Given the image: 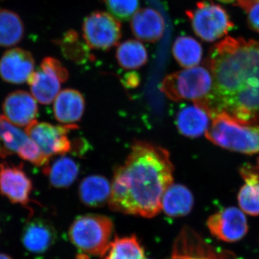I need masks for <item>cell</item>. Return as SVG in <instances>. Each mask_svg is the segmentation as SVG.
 <instances>
[{
  "mask_svg": "<svg viewBox=\"0 0 259 259\" xmlns=\"http://www.w3.org/2000/svg\"><path fill=\"white\" fill-rule=\"evenodd\" d=\"M213 83L205 98L194 102L210 115L226 112L246 123L259 122V42L227 37L209 51Z\"/></svg>",
  "mask_w": 259,
  "mask_h": 259,
  "instance_id": "obj_1",
  "label": "cell"
},
{
  "mask_svg": "<svg viewBox=\"0 0 259 259\" xmlns=\"http://www.w3.org/2000/svg\"><path fill=\"white\" fill-rule=\"evenodd\" d=\"M173 173L166 149L137 141L124 164L116 168L109 207L123 214L154 217L161 211L162 197L173 182Z\"/></svg>",
  "mask_w": 259,
  "mask_h": 259,
  "instance_id": "obj_2",
  "label": "cell"
},
{
  "mask_svg": "<svg viewBox=\"0 0 259 259\" xmlns=\"http://www.w3.org/2000/svg\"><path fill=\"white\" fill-rule=\"evenodd\" d=\"M205 136L213 144L224 149L253 155L259 153V125L246 123L226 112L211 117Z\"/></svg>",
  "mask_w": 259,
  "mask_h": 259,
  "instance_id": "obj_3",
  "label": "cell"
},
{
  "mask_svg": "<svg viewBox=\"0 0 259 259\" xmlns=\"http://www.w3.org/2000/svg\"><path fill=\"white\" fill-rule=\"evenodd\" d=\"M113 223L101 214L79 216L71 223L69 238L78 251L77 259L103 256L110 243Z\"/></svg>",
  "mask_w": 259,
  "mask_h": 259,
  "instance_id": "obj_4",
  "label": "cell"
},
{
  "mask_svg": "<svg viewBox=\"0 0 259 259\" xmlns=\"http://www.w3.org/2000/svg\"><path fill=\"white\" fill-rule=\"evenodd\" d=\"M212 76L208 68L194 66L168 75L162 81L161 91L173 101L205 98L212 88Z\"/></svg>",
  "mask_w": 259,
  "mask_h": 259,
  "instance_id": "obj_5",
  "label": "cell"
},
{
  "mask_svg": "<svg viewBox=\"0 0 259 259\" xmlns=\"http://www.w3.org/2000/svg\"><path fill=\"white\" fill-rule=\"evenodd\" d=\"M194 33L206 42L221 38L234 28L229 15L212 0H202L193 10L186 11Z\"/></svg>",
  "mask_w": 259,
  "mask_h": 259,
  "instance_id": "obj_6",
  "label": "cell"
},
{
  "mask_svg": "<svg viewBox=\"0 0 259 259\" xmlns=\"http://www.w3.org/2000/svg\"><path fill=\"white\" fill-rule=\"evenodd\" d=\"M83 37L87 45L97 50H108L115 47L122 36L117 19L105 12H95L84 19Z\"/></svg>",
  "mask_w": 259,
  "mask_h": 259,
  "instance_id": "obj_7",
  "label": "cell"
},
{
  "mask_svg": "<svg viewBox=\"0 0 259 259\" xmlns=\"http://www.w3.org/2000/svg\"><path fill=\"white\" fill-rule=\"evenodd\" d=\"M76 128V125H54L34 120L25 127V132L38 146L44 156L50 158L56 155H64L72 150V144L67 134Z\"/></svg>",
  "mask_w": 259,
  "mask_h": 259,
  "instance_id": "obj_8",
  "label": "cell"
},
{
  "mask_svg": "<svg viewBox=\"0 0 259 259\" xmlns=\"http://www.w3.org/2000/svg\"><path fill=\"white\" fill-rule=\"evenodd\" d=\"M207 226L214 238L226 243L241 241L248 231L244 212L235 207H227L209 216Z\"/></svg>",
  "mask_w": 259,
  "mask_h": 259,
  "instance_id": "obj_9",
  "label": "cell"
},
{
  "mask_svg": "<svg viewBox=\"0 0 259 259\" xmlns=\"http://www.w3.org/2000/svg\"><path fill=\"white\" fill-rule=\"evenodd\" d=\"M32 182L22 166L0 163V194L12 203L27 205L30 202Z\"/></svg>",
  "mask_w": 259,
  "mask_h": 259,
  "instance_id": "obj_10",
  "label": "cell"
},
{
  "mask_svg": "<svg viewBox=\"0 0 259 259\" xmlns=\"http://www.w3.org/2000/svg\"><path fill=\"white\" fill-rule=\"evenodd\" d=\"M168 259H226L193 230L185 227L174 242Z\"/></svg>",
  "mask_w": 259,
  "mask_h": 259,
  "instance_id": "obj_11",
  "label": "cell"
},
{
  "mask_svg": "<svg viewBox=\"0 0 259 259\" xmlns=\"http://www.w3.org/2000/svg\"><path fill=\"white\" fill-rule=\"evenodd\" d=\"M34 66L31 53L20 48L10 49L0 59V77L5 82L21 84L27 82Z\"/></svg>",
  "mask_w": 259,
  "mask_h": 259,
  "instance_id": "obj_12",
  "label": "cell"
},
{
  "mask_svg": "<svg viewBox=\"0 0 259 259\" xmlns=\"http://www.w3.org/2000/svg\"><path fill=\"white\" fill-rule=\"evenodd\" d=\"M4 116L13 125L25 127L35 120L37 101L28 92L17 90L5 97L3 105Z\"/></svg>",
  "mask_w": 259,
  "mask_h": 259,
  "instance_id": "obj_13",
  "label": "cell"
},
{
  "mask_svg": "<svg viewBox=\"0 0 259 259\" xmlns=\"http://www.w3.org/2000/svg\"><path fill=\"white\" fill-rule=\"evenodd\" d=\"M57 233L46 220L35 218L24 226L21 240L24 248L33 254L47 253L56 243Z\"/></svg>",
  "mask_w": 259,
  "mask_h": 259,
  "instance_id": "obj_14",
  "label": "cell"
},
{
  "mask_svg": "<svg viewBox=\"0 0 259 259\" xmlns=\"http://www.w3.org/2000/svg\"><path fill=\"white\" fill-rule=\"evenodd\" d=\"M131 28L135 36L142 41L157 42L163 36L165 29L162 15L152 8L136 11L132 17Z\"/></svg>",
  "mask_w": 259,
  "mask_h": 259,
  "instance_id": "obj_15",
  "label": "cell"
},
{
  "mask_svg": "<svg viewBox=\"0 0 259 259\" xmlns=\"http://www.w3.org/2000/svg\"><path fill=\"white\" fill-rule=\"evenodd\" d=\"M53 109L56 120L62 125H76L84 112V98L77 90L66 89L58 94Z\"/></svg>",
  "mask_w": 259,
  "mask_h": 259,
  "instance_id": "obj_16",
  "label": "cell"
},
{
  "mask_svg": "<svg viewBox=\"0 0 259 259\" xmlns=\"http://www.w3.org/2000/svg\"><path fill=\"white\" fill-rule=\"evenodd\" d=\"M27 83L30 86L32 97L37 102L42 105H49L60 93L62 82L55 73L40 66V69L30 75Z\"/></svg>",
  "mask_w": 259,
  "mask_h": 259,
  "instance_id": "obj_17",
  "label": "cell"
},
{
  "mask_svg": "<svg viewBox=\"0 0 259 259\" xmlns=\"http://www.w3.org/2000/svg\"><path fill=\"white\" fill-rule=\"evenodd\" d=\"M210 115L205 109L193 103L182 108L177 115L179 132L187 138L196 139L205 134L209 125Z\"/></svg>",
  "mask_w": 259,
  "mask_h": 259,
  "instance_id": "obj_18",
  "label": "cell"
},
{
  "mask_svg": "<svg viewBox=\"0 0 259 259\" xmlns=\"http://www.w3.org/2000/svg\"><path fill=\"white\" fill-rule=\"evenodd\" d=\"M193 194L185 185L171 184L161 199V209L170 218L187 215L193 208Z\"/></svg>",
  "mask_w": 259,
  "mask_h": 259,
  "instance_id": "obj_19",
  "label": "cell"
},
{
  "mask_svg": "<svg viewBox=\"0 0 259 259\" xmlns=\"http://www.w3.org/2000/svg\"><path fill=\"white\" fill-rule=\"evenodd\" d=\"M112 185L101 175H91L81 181L79 187L80 200L90 207H100L108 203Z\"/></svg>",
  "mask_w": 259,
  "mask_h": 259,
  "instance_id": "obj_20",
  "label": "cell"
},
{
  "mask_svg": "<svg viewBox=\"0 0 259 259\" xmlns=\"http://www.w3.org/2000/svg\"><path fill=\"white\" fill-rule=\"evenodd\" d=\"M240 174L245 184L238 194V204L243 212L259 215V172L248 164L242 166Z\"/></svg>",
  "mask_w": 259,
  "mask_h": 259,
  "instance_id": "obj_21",
  "label": "cell"
},
{
  "mask_svg": "<svg viewBox=\"0 0 259 259\" xmlns=\"http://www.w3.org/2000/svg\"><path fill=\"white\" fill-rule=\"evenodd\" d=\"M44 173L49 177L52 187L57 189L67 188L77 179L79 166L72 158L61 156L51 166L48 164L44 166Z\"/></svg>",
  "mask_w": 259,
  "mask_h": 259,
  "instance_id": "obj_22",
  "label": "cell"
},
{
  "mask_svg": "<svg viewBox=\"0 0 259 259\" xmlns=\"http://www.w3.org/2000/svg\"><path fill=\"white\" fill-rule=\"evenodd\" d=\"M29 140L25 131L13 125L4 115L0 116V157L18 154Z\"/></svg>",
  "mask_w": 259,
  "mask_h": 259,
  "instance_id": "obj_23",
  "label": "cell"
},
{
  "mask_svg": "<svg viewBox=\"0 0 259 259\" xmlns=\"http://www.w3.org/2000/svg\"><path fill=\"white\" fill-rule=\"evenodd\" d=\"M25 26L21 18L10 10H0V47L16 46L23 40Z\"/></svg>",
  "mask_w": 259,
  "mask_h": 259,
  "instance_id": "obj_24",
  "label": "cell"
},
{
  "mask_svg": "<svg viewBox=\"0 0 259 259\" xmlns=\"http://www.w3.org/2000/svg\"><path fill=\"white\" fill-rule=\"evenodd\" d=\"M172 53L175 60L182 67L189 69L197 66L201 62L202 47L194 37L181 35L174 42Z\"/></svg>",
  "mask_w": 259,
  "mask_h": 259,
  "instance_id": "obj_25",
  "label": "cell"
},
{
  "mask_svg": "<svg viewBox=\"0 0 259 259\" xmlns=\"http://www.w3.org/2000/svg\"><path fill=\"white\" fill-rule=\"evenodd\" d=\"M148 53L142 42L136 40H127L117 47L116 59L124 69H138L148 61Z\"/></svg>",
  "mask_w": 259,
  "mask_h": 259,
  "instance_id": "obj_26",
  "label": "cell"
},
{
  "mask_svg": "<svg viewBox=\"0 0 259 259\" xmlns=\"http://www.w3.org/2000/svg\"><path fill=\"white\" fill-rule=\"evenodd\" d=\"M103 256L104 259H144L145 252L134 235L122 238L116 236Z\"/></svg>",
  "mask_w": 259,
  "mask_h": 259,
  "instance_id": "obj_27",
  "label": "cell"
},
{
  "mask_svg": "<svg viewBox=\"0 0 259 259\" xmlns=\"http://www.w3.org/2000/svg\"><path fill=\"white\" fill-rule=\"evenodd\" d=\"M63 54L74 61H83L88 58V46L79 39V34L73 30H68L57 41Z\"/></svg>",
  "mask_w": 259,
  "mask_h": 259,
  "instance_id": "obj_28",
  "label": "cell"
},
{
  "mask_svg": "<svg viewBox=\"0 0 259 259\" xmlns=\"http://www.w3.org/2000/svg\"><path fill=\"white\" fill-rule=\"evenodd\" d=\"M105 3L112 16L122 21L133 17L139 7V0H105Z\"/></svg>",
  "mask_w": 259,
  "mask_h": 259,
  "instance_id": "obj_29",
  "label": "cell"
},
{
  "mask_svg": "<svg viewBox=\"0 0 259 259\" xmlns=\"http://www.w3.org/2000/svg\"><path fill=\"white\" fill-rule=\"evenodd\" d=\"M40 66L47 67L51 70L53 72L55 73L62 83L66 82L69 79V72H68L67 69L63 66L60 61L54 58H45L40 64Z\"/></svg>",
  "mask_w": 259,
  "mask_h": 259,
  "instance_id": "obj_30",
  "label": "cell"
},
{
  "mask_svg": "<svg viewBox=\"0 0 259 259\" xmlns=\"http://www.w3.org/2000/svg\"><path fill=\"white\" fill-rule=\"evenodd\" d=\"M248 23L252 30L259 33V3L248 12Z\"/></svg>",
  "mask_w": 259,
  "mask_h": 259,
  "instance_id": "obj_31",
  "label": "cell"
},
{
  "mask_svg": "<svg viewBox=\"0 0 259 259\" xmlns=\"http://www.w3.org/2000/svg\"><path fill=\"white\" fill-rule=\"evenodd\" d=\"M258 3L259 0H237L236 5L248 13L250 8Z\"/></svg>",
  "mask_w": 259,
  "mask_h": 259,
  "instance_id": "obj_32",
  "label": "cell"
},
{
  "mask_svg": "<svg viewBox=\"0 0 259 259\" xmlns=\"http://www.w3.org/2000/svg\"><path fill=\"white\" fill-rule=\"evenodd\" d=\"M125 81L127 86H136L139 83V76L136 73H130L127 76H125Z\"/></svg>",
  "mask_w": 259,
  "mask_h": 259,
  "instance_id": "obj_33",
  "label": "cell"
},
{
  "mask_svg": "<svg viewBox=\"0 0 259 259\" xmlns=\"http://www.w3.org/2000/svg\"><path fill=\"white\" fill-rule=\"evenodd\" d=\"M218 1L226 4H230V3H236L237 0H218Z\"/></svg>",
  "mask_w": 259,
  "mask_h": 259,
  "instance_id": "obj_34",
  "label": "cell"
},
{
  "mask_svg": "<svg viewBox=\"0 0 259 259\" xmlns=\"http://www.w3.org/2000/svg\"><path fill=\"white\" fill-rule=\"evenodd\" d=\"M0 259H13L9 255L4 254V253H0Z\"/></svg>",
  "mask_w": 259,
  "mask_h": 259,
  "instance_id": "obj_35",
  "label": "cell"
},
{
  "mask_svg": "<svg viewBox=\"0 0 259 259\" xmlns=\"http://www.w3.org/2000/svg\"><path fill=\"white\" fill-rule=\"evenodd\" d=\"M257 164H258V168L259 170V157L258 158V160H257Z\"/></svg>",
  "mask_w": 259,
  "mask_h": 259,
  "instance_id": "obj_36",
  "label": "cell"
},
{
  "mask_svg": "<svg viewBox=\"0 0 259 259\" xmlns=\"http://www.w3.org/2000/svg\"><path fill=\"white\" fill-rule=\"evenodd\" d=\"M1 146H2L1 142H0V148H1Z\"/></svg>",
  "mask_w": 259,
  "mask_h": 259,
  "instance_id": "obj_37",
  "label": "cell"
},
{
  "mask_svg": "<svg viewBox=\"0 0 259 259\" xmlns=\"http://www.w3.org/2000/svg\"><path fill=\"white\" fill-rule=\"evenodd\" d=\"M144 259H148V258H144Z\"/></svg>",
  "mask_w": 259,
  "mask_h": 259,
  "instance_id": "obj_38",
  "label": "cell"
}]
</instances>
